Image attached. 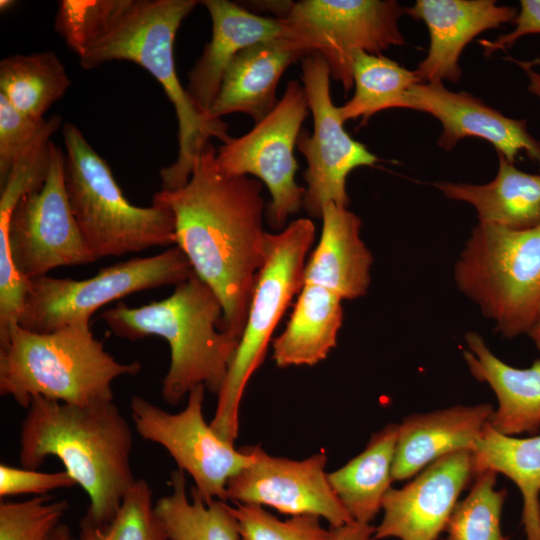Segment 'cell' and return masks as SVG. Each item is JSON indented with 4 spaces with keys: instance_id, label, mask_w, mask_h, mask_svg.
<instances>
[{
    "instance_id": "14",
    "label": "cell",
    "mask_w": 540,
    "mask_h": 540,
    "mask_svg": "<svg viewBox=\"0 0 540 540\" xmlns=\"http://www.w3.org/2000/svg\"><path fill=\"white\" fill-rule=\"evenodd\" d=\"M301 70L313 117L312 134L302 130L296 142L307 161L303 207L310 216L321 218L322 208L328 202L349 206L346 179L350 172L357 167L373 166L379 159L344 129L339 107L331 99V74L325 59L317 53L308 55L302 59Z\"/></svg>"
},
{
    "instance_id": "33",
    "label": "cell",
    "mask_w": 540,
    "mask_h": 540,
    "mask_svg": "<svg viewBox=\"0 0 540 540\" xmlns=\"http://www.w3.org/2000/svg\"><path fill=\"white\" fill-rule=\"evenodd\" d=\"M68 508L66 500L52 501L48 494L1 501L0 540H48Z\"/></svg>"
},
{
    "instance_id": "7",
    "label": "cell",
    "mask_w": 540,
    "mask_h": 540,
    "mask_svg": "<svg viewBox=\"0 0 540 540\" xmlns=\"http://www.w3.org/2000/svg\"><path fill=\"white\" fill-rule=\"evenodd\" d=\"M65 187L82 236L97 259L176 243L175 218L165 204L130 203L107 162L72 123L63 126Z\"/></svg>"
},
{
    "instance_id": "6",
    "label": "cell",
    "mask_w": 540,
    "mask_h": 540,
    "mask_svg": "<svg viewBox=\"0 0 540 540\" xmlns=\"http://www.w3.org/2000/svg\"><path fill=\"white\" fill-rule=\"evenodd\" d=\"M95 261L67 197L64 152L54 144L43 186L25 194L0 221V346L18 323L29 280Z\"/></svg>"
},
{
    "instance_id": "17",
    "label": "cell",
    "mask_w": 540,
    "mask_h": 540,
    "mask_svg": "<svg viewBox=\"0 0 540 540\" xmlns=\"http://www.w3.org/2000/svg\"><path fill=\"white\" fill-rule=\"evenodd\" d=\"M407 105L441 122L438 146L444 150H451L463 138L479 137L511 163L524 152L540 167V141L530 134L527 122L501 114L470 93L450 91L442 83H418L409 90Z\"/></svg>"
},
{
    "instance_id": "23",
    "label": "cell",
    "mask_w": 540,
    "mask_h": 540,
    "mask_svg": "<svg viewBox=\"0 0 540 540\" xmlns=\"http://www.w3.org/2000/svg\"><path fill=\"white\" fill-rule=\"evenodd\" d=\"M464 339L467 348L462 354L470 374L488 384L498 400L489 425L508 436L537 434L540 430V358L527 368H516L494 355L479 333L467 332Z\"/></svg>"
},
{
    "instance_id": "5",
    "label": "cell",
    "mask_w": 540,
    "mask_h": 540,
    "mask_svg": "<svg viewBox=\"0 0 540 540\" xmlns=\"http://www.w3.org/2000/svg\"><path fill=\"white\" fill-rule=\"evenodd\" d=\"M89 320L50 333L15 324L0 348V394L26 409L34 396L79 406L113 401L112 382L136 375L141 364L119 362L105 351Z\"/></svg>"
},
{
    "instance_id": "37",
    "label": "cell",
    "mask_w": 540,
    "mask_h": 540,
    "mask_svg": "<svg viewBox=\"0 0 540 540\" xmlns=\"http://www.w3.org/2000/svg\"><path fill=\"white\" fill-rule=\"evenodd\" d=\"M515 28L497 39L481 40L485 55H491L496 50H506L521 37L540 33V0H521L520 11L515 19Z\"/></svg>"
},
{
    "instance_id": "29",
    "label": "cell",
    "mask_w": 540,
    "mask_h": 540,
    "mask_svg": "<svg viewBox=\"0 0 540 540\" xmlns=\"http://www.w3.org/2000/svg\"><path fill=\"white\" fill-rule=\"evenodd\" d=\"M70 86L69 75L53 51L15 54L0 62V95L32 118L44 119Z\"/></svg>"
},
{
    "instance_id": "12",
    "label": "cell",
    "mask_w": 540,
    "mask_h": 540,
    "mask_svg": "<svg viewBox=\"0 0 540 540\" xmlns=\"http://www.w3.org/2000/svg\"><path fill=\"white\" fill-rule=\"evenodd\" d=\"M309 113L303 85L287 83L275 108L243 136L230 137L216 153L219 169L229 176L254 175L272 197L266 207L270 225L282 230L288 217L303 207L306 189L295 181L294 147Z\"/></svg>"
},
{
    "instance_id": "36",
    "label": "cell",
    "mask_w": 540,
    "mask_h": 540,
    "mask_svg": "<svg viewBox=\"0 0 540 540\" xmlns=\"http://www.w3.org/2000/svg\"><path fill=\"white\" fill-rule=\"evenodd\" d=\"M77 486L65 470L40 472L36 469L17 468L2 463L0 465V497L19 494L46 495L48 492Z\"/></svg>"
},
{
    "instance_id": "11",
    "label": "cell",
    "mask_w": 540,
    "mask_h": 540,
    "mask_svg": "<svg viewBox=\"0 0 540 540\" xmlns=\"http://www.w3.org/2000/svg\"><path fill=\"white\" fill-rule=\"evenodd\" d=\"M192 267L183 251L137 257L102 268L95 276L74 280L42 276L28 281L18 324L36 333H50L86 318L100 307L127 295L186 280Z\"/></svg>"
},
{
    "instance_id": "38",
    "label": "cell",
    "mask_w": 540,
    "mask_h": 540,
    "mask_svg": "<svg viewBox=\"0 0 540 540\" xmlns=\"http://www.w3.org/2000/svg\"><path fill=\"white\" fill-rule=\"evenodd\" d=\"M375 529L370 523L353 521L330 527L328 540H374Z\"/></svg>"
},
{
    "instance_id": "32",
    "label": "cell",
    "mask_w": 540,
    "mask_h": 540,
    "mask_svg": "<svg viewBox=\"0 0 540 540\" xmlns=\"http://www.w3.org/2000/svg\"><path fill=\"white\" fill-rule=\"evenodd\" d=\"M154 506L149 483L136 479L110 523L94 525L82 517L78 540H170Z\"/></svg>"
},
{
    "instance_id": "2",
    "label": "cell",
    "mask_w": 540,
    "mask_h": 540,
    "mask_svg": "<svg viewBox=\"0 0 540 540\" xmlns=\"http://www.w3.org/2000/svg\"><path fill=\"white\" fill-rule=\"evenodd\" d=\"M216 153L208 142L195 158L187 184L160 190L153 201L172 210L176 246L219 298L221 330L240 340L265 260V200L260 180L226 175L217 165Z\"/></svg>"
},
{
    "instance_id": "18",
    "label": "cell",
    "mask_w": 540,
    "mask_h": 540,
    "mask_svg": "<svg viewBox=\"0 0 540 540\" xmlns=\"http://www.w3.org/2000/svg\"><path fill=\"white\" fill-rule=\"evenodd\" d=\"M406 14L423 21L429 31L426 57L414 70L420 83L457 82L462 75L459 57L480 33L512 22L515 7L494 0H417Z\"/></svg>"
},
{
    "instance_id": "41",
    "label": "cell",
    "mask_w": 540,
    "mask_h": 540,
    "mask_svg": "<svg viewBox=\"0 0 540 540\" xmlns=\"http://www.w3.org/2000/svg\"><path fill=\"white\" fill-rule=\"evenodd\" d=\"M72 538L69 526L61 523L48 540H71Z\"/></svg>"
},
{
    "instance_id": "42",
    "label": "cell",
    "mask_w": 540,
    "mask_h": 540,
    "mask_svg": "<svg viewBox=\"0 0 540 540\" xmlns=\"http://www.w3.org/2000/svg\"><path fill=\"white\" fill-rule=\"evenodd\" d=\"M15 1L13 0H1L0 1V9L2 12L12 8L15 5Z\"/></svg>"
},
{
    "instance_id": "4",
    "label": "cell",
    "mask_w": 540,
    "mask_h": 540,
    "mask_svg": "<svg viewBox=\"0 0 540 540\" xmlns=\"http://www.w3.org/2000/svg\"><path fill=\"white\" fill-rule=\"evenodd\" d=\"M101 318L118 337L167 341L170 365L161 388L166 403L179 404L198 385L220 392L239 340L221 330V302L193 270L169 297L140 307L119 302Z\"/></svg>"
},
{
    "instance_id": "34",
    "label": "cell",
    "mask_w": 540,
    "mask_h": 540,
    "mask_svg": "<svg viewBox=\"0 0 540 540\" xmlns=\"http://www.w3.org/2000/svg\"><path fill=\"white\" fill-rule=\"evenodd\" d=\"M229 510L236 518L240 540H328L329 530L319 517L293 516L282 521L261 505L235 503Z\"/></svg>"
},
{
    "instance_id": "27",
    "label": "cell",
    "mask_w": 540,
    "mask_h": 540,
    "mask_svg": "<svg viewBox=\"0 0 540 540\" xmlns=\"http://www.w3.org/2000/svg\"><path fill=\"white\" fill-rule=\"evenodd\" d=\"M472 453L475 475L490 469L514 482L522 495L526 540H540V434L503 435L488 423Z\"/></svg>"
},
{
    "instance_id": "20",
    "label": "cell",
    "mask_w": 540,
    "mask_h": 540,
    "mask_svg": "<svg viewBox=\"0 0 540 540\" xmlns=\"http://www.w3.org/2000/svg\"><path fill=\"white\" fill-rule=\"evenodd\" d=\"M306 56L284 35L244 48L226 68L208 117L220 120L241 112L259 123L278 103L275 93L282 74Z\"/></svg>"
},
{
    "instance_id": "26",
    "label": "cell",
    "mask_w": 540,
    "mask_h": 540,
    "mask_svg": "<svg viewBox=\"0 0 540 540\" xmlns=\"http://www.w3.org/2000/svg\"><path fill=\"white\" fill-rule=\"evenodd\" d=\"M399 424L374 432L365 449L343 467L328 473L329 483L354 521L370 523L391 488Z\"/></svg>"
},
{
    "instance_id": "28",
    "label": "cell",
    "mask_w": 540,
    "mask_h": 540,
    "mask_svg": "<svg viewBox=\"0 0 540 540\" xmlns=\"http://www.w3.org/2000/svg\"><path fill=\"white\" fill-rule=\"evenodd\" d=\"M185 472L170 473L169 494L154 506L170 540H240L236 518L226 501L205 502L193 486L187 495Z\"/></svg>"
},
{
    "instance_id": "3",
    "label": "cell",
    "mask_w": 540,
    "mask_h": 540,
    "mask_svg": "<svg viewBox=\"0 0 540 540\" xmlns=\"http://www.w3.org/2000/svg\"><path fill=\"white\" fill-rule=\"evenodd\" d=\"M19 462L37 469L58 458L89 498L83 518L110 523L135 483L131 467L133 435L119 408L110 402L88 406L34 396L21 423Z\"/></svg>"
},
{
    "instance_id": "39",
    "label": "cell",
    "mask_w": 540,
    "mask_h": 540,
    "mask_svg": "<svg viewBox=\"0 0 540 540\" xmlns=\"http://www.w3.org/2000/svg\"><path fill=\"white\" fill-rule=\"evenodd\" d=\"M518 64L523 68L529 80L528 91L540 98V73L534 71L527 62H519Z\"/></svg>"
},
{
    "instance_id": "40",
    "label": "cell",
    "mask_w": 540,
    "mask_h": 540,
    "mask_svg": "<svg viewBox=\"0 0 540 540\" xmlns=\"http://www.w3.org/2000/svg\"><path fill=\"white\" fill-rule=\"evenodd\" d=\"M527 335L532 340L537 350L540 352V307L537 316Z\"/></svg>"
},
{
    "instance_id": "15",
    "label": "cell",
    "mask_w": 540,
    "mask_h": 540,
    "mask_svg": "<svg viewBox=\"0 0 540 540\" xmlns=\"http://www.w3.org/2000/svg\"><path fill=\"white\" fill-rule=\"evenodd\" d=\"M247 448L252 460L228 480L227 500L270 506L292 516L322 517L330 527L354 521L329 483L324 450L292 460L269 455L260 446Z\"/></svg>"
},
{
    "instance_id": "13",
    "label": "cell",
    "mask_w": 540,
    "mask_h": 540,
    "mask_svg": "<svg viewBox=\"0 0 540 540\" xmlns=\"http://www.w3.org/2000/svg\"><path fill=\"white\" fill-rule=\"evenodd\" d=\"M205 389L203 385L192 389L186 407L178 413H169L137 395L130 399V411L138 435L165 448L208 503L227 500L228 480L251 462L252 455L247 446L236 449L223 440L205 421Z\"/></svg>"
},
{
    "instance_id": "10",
    "label": "cell",
    "mask_w": 540,
    "mask_h": 540,
    "mask_svg": "<svg viewBox=\"0 0 540 540\" xmlns=\"http://www.w3.org/2000/svg\"><path fill=\"white\" fill-rule=\"evenodd\" d=\"M283 11V35L307 56L320 54L345 93L353 87L357 52L381 54L404 44L398 20L406 8L394 0H302Z\"/></svg>"
},
{
    "instance_id": "43",
    "label": "cell",
    "mask_w": 540,
    "mask_h": 540,
    "mask_svg": "<svg viewBox=\"0 0 540 540\" xmlns=\"http://www.w3.org/2000/svg\"><path fill=\"white\" fill-rule=\"evenodd\" d=\"M71 540H76V539L72 538Z\"/></svg>"
},
{
    "instance_id": "1",
    "label": "cell",
    "mask_w": 540,
    "mask_h": 540,
    "mask_svg": "<svg viewBox=\"0 0 540 540\" xmlns=\"http://www.w3.org/2000/svg\"><path fill=\"white\" fill-rule=\"evenodd\" d=\"M196 0H62L55 31L84 69L111 61H130L148 71L162 86L178 120V155L161 169L162 189L187 184L193 163L215 137L226 142L228 125L211 120L194 103L177 75L174 42Z\"/></svg>"
},
{
    "instance_id": "8",
    "label": "cell",
    "mask_w": 540,
    "mask_h": 540,
    "mask_svg": "<svg viewBox=\"0 0 540 540\" xmlns=\"http://www.w3.org/2000/svg\"><path fill=\"white\" fill-rule=\"evenodd\" d=\"M454 280L497 333L527 334L540 307V223L513 229L478 222L455 262Z\"/></svg>"
},
{
    "instance_id": "9",
    "label": "cell",
    "mask_w": 540,
    "mask_h": 540,
    "mask_svg": "<svg viewBox=\"0 0 540 540\" xmlns=\"http://www.w3.org/2000/svg\"><path fill=\"white\" fill-rule=\"evenodd\" d=\"M315 239L307 218L294 220L278 233H268L266 253L251 298L244 331L218 393L214 432L234 444L239 430V407L247 383L262 364L271 336L303 286L306 258Z\"/></svg>"
},
{
    "instance_id": "16",
    "label": "cell",
    "mask_w": 540,
    "mask_h": 540,
    "mask_svg": "<svg viewBox=\"0 0 540 540\" xmlns=\"http://www.w3.org/2000/svg\"><path fill=\"white\" fill-rule=\"evenodd\" d=\"M475 477L473 453L461 450L434 461L403 487L384 496L374 540H437L465 487Z\"/></svg>"
},
{
    "instance_id": "25",
    "label": "cell",
    "mask_w": 540,
    "mask_h": 540,
    "mask_svg": "<svg viewBox=\"0 0 540 540\" xmlns=\"http://www.w3.org/2000/svg\"><path fill=\"white\" fill-rule=\"evenodd\" d=\"M499 169L487 184L474 185L438 181L434 186L446 198L471 204L479 222L513 229H526L540 223V174L519 170L498 154Z\"/></svg>"
},
{
    "instance_id": "35",
    "label": "cell",
    "mask_w": 540,
    "mask_h": 540,
    "mask_svg": "<svg viewBox=\"0 0 540 540\" xmlns=\"http://www.w3.org/2000/svg\"><path fill=\"white\" fill-rule=\"evenodd\" d=\"M46 124L47 119L38 120L21 113L0 95V185Z\"/></svg>"
},
{
    "instance_id": "19",
    "label": "cell",
    "mask_w": 540,
    "mask_h": 540,
    "mask_svg": "<svg viewBox=\"0 0 540 540\" xmlns=\"http://www.w3.org/2000/svg\"><path fill=\"white\" fill-rule=\"evenodd\" d=\"M493 412L481 403L406 416L399 424L393 481L410 479L450 453L473 451Z\"/></svg>"
},
{
    "instance_id": "24",
    "label": "cell",
    "mask_w": 540,
    "mask_h": 540,
    "mask_svg": "<svg viewBox=\"0 0 540 540\" xmlns=\"http://www.w3.org/2000/svg\"><path fill=\"white\" fill-rule=\"evenodd\" d=\"M341 301L325 287L303 284L286 328L273 341L272 358L278 367L313 366L326 359L342 326Z\"/></svg>"
},
{
    "instance_id": "31",
    "label": "cell",
    "mask_w": 540,
    "mask_h": 540,
    "mask_svg": "<svg viewBox=\"0 0 540 540\" xmlns=\"http://www.w3.org/2000/svg\"><path fill=\"white\" fill-rule=\"evenodd\" d=\"M497 473L478 472L467 496L459 501L447 523L446 540H507L500 527L505 488H495Z\"/></svg>"
},
{
    "instance_id": "22",
    "label": "cell",
    "mask_w": 540,
    "mask_h": 540,
    "mask_svg": "<svg viewBox=\"0 0 540 540\" xmlns=\"http://www.w3.org/2000/svg\"><path fill=\"white\" fill-rule=\"evenodd\" d=\"M319 242L306 261L303 284L325 287L342 299L364 296L373 256L360 236L361 219L348 207L326 203Z\"/></svg>"
},
{
    "instance_id": "30",
    "label": "cell",
    "mask_w": 540,
    "mask_h": 540,
    "mask_svg": "<svg viewBox=\"0 0 540 540\" xmlns=\"http://www.w3.org/2000/svg\"><path fill=\"white\" fill-rule=\"evenodd\" d=\"M420 83L415 71L406 69L382 54L357 52L353 58L355 91L349 101L339 107L343 120L361 118L365 125L375 113L393 108H406L409 90Z\"/></svg>"
},
{
    "instance_id": "21",
    "label": "cell",
    "mask_w": 540,
    "mask_h": 540,
    "mask_svg": "<svg viewBox=\"0 0 540 540\" xmlns=\"http://www.w3.org/2000/svg\"><path fill=\"white\" fill-rule=\"evenodd\" d=\"M201 3L210 15L212 35L188 73L186 89L196 106L208 116L233 58L248 46L283 35V26L279 18L254 14L228 0Z\"/></svg>"
}]
</instances>
